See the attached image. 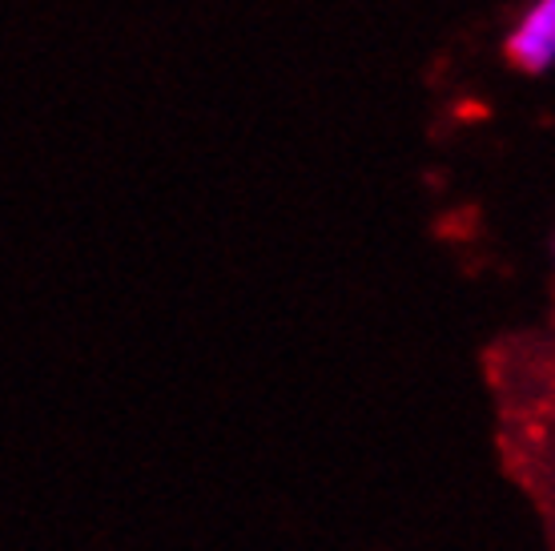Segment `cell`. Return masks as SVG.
Segmentation results:
<instances>
[{
	"instance_id": "cell-1",
	"label": "cell",
	"mask_w": 555,
	"mask_h": 551,
	"mask_svg": "<svg viewBox=\"0 0 555 551\" xmlns=\"http://www.w3.org/2000/svg\"><path fill=\"white\" fill-rule=\"evenodd\" d=\"M507 53L524 73L555 69V0H531L507 37Z\"/></svg>"
}]
</instances>
